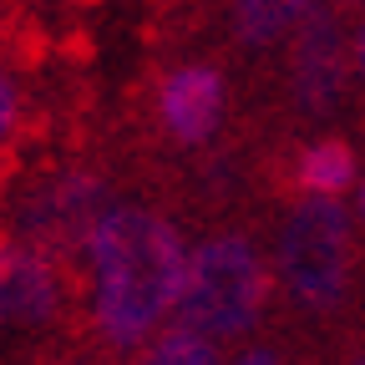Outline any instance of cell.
Returning a JSON list of instances; mask_svg holds the SVG:
<instances>
[{"mask_svg": "<svg viewBox=\"0 0 365 365\" xmlns=\"http://www.w3.org/2000/svg\"><path fill=\"white\" fill-rule=\"evenodd\" d=\"M223 107H228V91L213 66L188 61V66H173L158 81V122L182 148H203L223 127Z\"/></svg>", "mask_w": 365, "mask_h": 365, "instance_id": "obj_6", "label": "cell"}, {"mask_svg": "<svg viewBox=\"0 0 365 365\" xmlns=\"http://www.w3.org/2000/svg\"><path fill=\"white\" fill-rule=\"evenodd\" d=\"M137 365H223V360H218V340L198 335L193 325H173L143 350Z\"/></svg>", "mask_w": 365, "mask_h": 365, "instance_id": "obj_10", "label": "cell"}, {"mask_svg": "<svg viewBox=\"0 0 365 365\" xmlns=\"http://www.w3.org/2000/svg\"><path fill=\"white\" fill-rule=\"evenodd\" d=\"M264 294H269V274L259 249L239 234H223L188 254L173 309H178V325H193L208 340H234L254 330Z\"/></svg>", "mask_w": 365, "mask_h": 365, "instance_id": "obj_2", "label": "cell"}, {"mask_svg": "<svg viewBox=\"0 0 365 365\" xmlns=\"http://www.w3.org/2000/svg\"><path fill=\"white\" fill-rule=\"evenodd\" d=\"M355 178H360V163L345 137H314L294 153V168H289L299 198H340L355 188Z\"/></svg>", "mask_w": 365, "mask_h": 365, "instance_id": "obj_8", "label": "cell"}, {"mask_svg": "<svg viewBox=\"0 0 365 365\" xmlns=\"http://www.w3.org/2000/svg\"><path fill=\"white\" fill-rule=\"evenodd\" d=\"M21 127H26V91L6 66H0V153L21 137Z\"/></svg>", "mask_w": 365, "mask_h": 365, "instance_id": "obj_11", "label": "cell"}, {"mask_svg": "<svg viewBox=\"0 0 365 365\" xmlns=\"http://www.w3.org/2000/svg\"><path fill=\"white\" fill-rule=\"evenodd\" d=\"M56 309H61L56 259L26 239H6L0 244V319L6 325H46Z\"/></svg>", "mask_w": 365, "mask_h": 365, "instance_id": "obj_7", "label": "cell"}, {"mask_svg": "<svg viewBox=\"0 0 365 365\" xmlns=\"http://www.w3.org/2000/svg\"><path fill=\"white\" fill-rule=\"evenodd\" d=\"M355 365H365V355H360V360H355Z\"/></svg>", "mask_w": 365, "mask_h": 365, "instance_id": "obj_16", "label": "cell"}, {"mask_svg": "<svg viewBox=\"0 0 365 365\" xmlns=\"http://www.w3.org/2000/svg\"><path fill=\"white\" fill-rule=\"evenodd\" d=\"M350 223L365 228V178H355V208H350Z\"/></svg>", "mask_w": 365, "mask_h": 365, "instance_id": "obj_12", "label": "cell"}, {"mask_svg": "<svg viewBox=\"0 0 365 365\" xmlns=\"http://www.w3.org/2000/svg\"><path fill=\"white\" fill-rule=\"evenodd\" d=\"M107 208H112L107 203V182L97 173H86V168H56V173H46L36 188H31V198L21 203L16 228H21L26 244H36V249H46V254L56 259V254L81 249L86 234H91V223H97Z\"/></svg>", "mask_w": 365, "mask_h": 365, "instance_id": "obj_4", "label": "cell"}, {"mask_svg": "<svg viewBox=\"0 0 365 365\" xmlns=\"http://www.w3.org/2000/svg\"><path fill=\"white\" fill-rule=\"evenodd\" d=\"M309 6L314 0H228V16H234V36L254 51H264V46L284 41L304 21Z\"/></svg>", "mask_w": 365, "mask_h": 365, "instance_id": "obj_9", "label": "cell"}, {"mask_svg": "<svg viewBox=\"0 0 365 365\" xmlns=\"http://www.w3.org/2000/svg\"><path fill=\"white\" fill-rule=\"evenodd\" d=\"M345 71H350V46L345 31L335 21V11H304V21L289 31V91L299 112L325 117L335 112L340 91H345Z\"/></svg>", "mask_w": 365, "mask_h": 365, "instance_id": "obj_5", "label": "cell"}, {"mask_svg": "<svg viewBox=\"0 0 365 365\" xmlns=\"http://www.w3.org/2000/svg\"><path fill=\"white\" fill-rule=\"evenodd\" d=\"M91 259V309L112 345L148 340L178 304L182 249L178 228L153 208H107L86 234Z\"/></svg>", "mask_w": 365, "mask_h": 365, "instance_id": "obj_1", "label": "cell"}, {"mask_svg": "<svg viewBox=\"0 0 365 365\" xmlns=\"http://www.w3.org/2000/svg\"><path fill=\"white\" fill-rule=\"evenodd\" d=\"M279 279L309 309H330L350 279V213L340 198H299L279 234Z\"/></svg>", "mask_w": 365, "mask_h": 365, "instance_id": "obj_3", "label": "cell"}, {"mask_svg": "<svg viewBox=\"0 0 365 365\" xmlns=\"http://www.w3.org/2000/svg\"><path fill=\"white\" fill-rule=\"evenodd\" d=\"M335 6H355V0H335Z\"/></svg>", "mask_w": 365, "mask_h": 365, "instance_id": "obj_15", "label": "cell"}, {"mask_svg": "<svg viewBox=\"0 0 365 365\" xmlns=\"http://www.w3.org/2000/svg\"><path fill=\"white\" fill-rule=\"evenodd\" d=\"M234 365H279V360H274L269 350H249V355H239Z\"/></svg>", "mask_w": 365, "mask_h": 365, "instance_id": "obj_14", "label": "cell"}, {"mask_svg": "<svg viewBox=\"0 0 365 365\" xmlns=\"http://www.w3.org/2000/svg\"><path fill=\"white\" fill-rule=\"evenodd\" d=\"M350 56H355V71L365 76V21H360V31H355V46H350Z\"/></svg>", "mask_w": 365, "mask_h": 365, "instance_id": "obj_13", "label": "cell"}]
</instances>
